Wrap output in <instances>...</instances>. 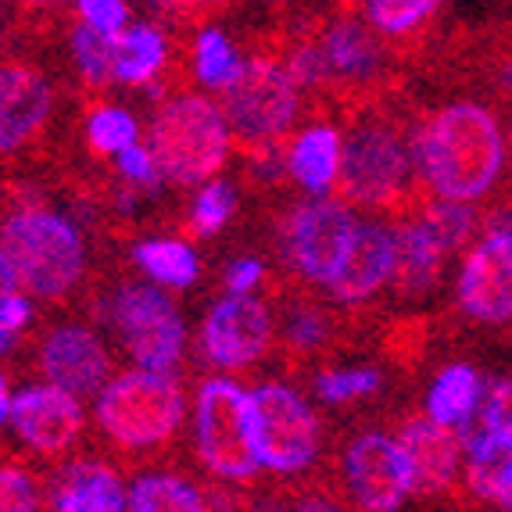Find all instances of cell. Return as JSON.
I'll use <instances>...</instances> for the list:
<instances>
[{
  "label": "cell",
  "instance_id": "obj_1",
  "mask_svg": "<svg viewBox=\"0 0 512 512\" xmlns=\"http://www.w3.org/2000/svg\"><path fill=\"white\" fill-rule=\"evenodd\" d=\"M416 108L419 104H412L405 86H398L391 94L344 111L341 172L333 183V197L387 222L416 215L427 205L430 194L419 180L412 154Z\"/></svg>",
  "mask_w": 512,
  "mask_h": 512
},
{
  "label": "cell",
  "instance_id": "obj_2",
  "mask_svg": "<svg viewBox=\"0 0 512 512\" xmlns=\"http://www.w3.org/2000/svg\"><path fill=\"white\" fill-rule=\"evenodd\" d=\"M412 154L430 197L491 201L505 187V162H509L502 111L491 101H473V97L444 101L437 108H416Z\"/></svg>",
  "mask_w": 512,
  "mask_h": 512
},
{
  "label": "cell",
  "instance_id": "obj_3",
  "mask_svg": "<svg viewBox=\"0 0 512 512\" xmlns=\"http://www.w3.org/2000/svg\"><path fill=\"white\" fill-rule=\"evenodd\" d=\"M183 387L165 369L115 373L97 394V430L104 444L129 459L162 455L183 427Z\"/></svg>",
  "mask_w": 512,
  "mask_h": 512
},
{
  "label": "cell",
  "instance_id": "obj_4",
  "mask_svg": "<svg viewBox=\"0 0 512 512\" xmlns=\"http://www.w3.org/2000/svg\"><path fill=\"white\" fill-rule=\"evenodd\" d=\"M0 248L15 262L22 291L40 305H61L83 287L86 244L65 215L18 205L0 219Z\"/></svg>",
  "mask_w": 512,
  "mask_h": 512
},
{
  "label": "cell",
  "instance_id": "obj_5",
  "mask_svg": "<svg viewBox=\"0 0 512 512\" xmlns=\"http://www.w3.org/2000/svg\"><path fill=\"white\" fill-rule=\"evenodd\" d=\"M219 108L237 147L251 158L276 151L291 137L301 111V86L294 83L280 47L251 54L240 76L219 90Z\"/></svg>",
  "mask_w": 512,
  "mask_h": 512
},
{
  "label": "cell",
  "instance_id": "obj_6",
  "mask_svg": "<svg viewBox=\"0 0 512 512\" xmlns=\"http://www.w3.org/2000/svg\"><path fill=\"white\" fill-rule=\"evenodd\" d=\"M147 147L165 183L197 187L222 172L230 158L233 133L222 108L205 94H172L154 111Z\"/></svg>",
  "mask_w": 512,
  "mask_h": 512
},
{
  "label": "cell",
  "instance_id": "obj_7",
  "mask_svg": "<svg viewBox=\"0 0 512 512\" xmlns=\"http://www.w3.org/2000/svg\"><path fill=\"white\" fill-rule=\"evenodd\" d=\"M455 308L477 330H512V194L505 190L484 201V233L462 258Z\"/></svg>",
  "mask_w": 512,
  "mask_h": 512
},
{
  "label": "cell",
  "instance_id": "obj_8",
  "mask_svg": "<svg viewBox=\"0 0 512 512\" xmlns=\"http://www.w3.org/2000/svg\"><path fill=\"white\" fill-rule=\"evenodd\" d=\"M194 452L219 484H251L262 470L251 441L248 391L226 376H212L194 398Z\"/></svg>",
  "mask_w": 512,
  "mask_h": 512
},
{
  "label": "cell",
  "instance_id": "obj_9",
  "mask_svg": "<svg viewBox=\"0 0 512 512\" xmlns=\"http://www.w3.org/2000/svg\"><path fill=\"white\" fill-rule=\"evenodd\" d=\"M251 441L258 462L273 477H305L323 455V423L312 405L287 384H258L248 391Z\"/></svg>",
  "mask_w": 512,
  "mask_h": 512
},
{
  "label": "cell",
  "instance_id": "obj_10",
  "mask_svg": "<svg viewBox=\"0 0 512 512\" xmlns=\"http://www.w3.org/2000/svg\"><path fill=\"white\" fill-rule=\"evenodd\" d=\"M333 495L348 509L394 512L412 498V466L398 437L384 427H362L341 448Z\"/></svg>",
  "mask_w": 512,
  "mask_h": 512
},
{
  "label": "cell",
  "instance_id": "obj_11",
  "mask_svg": "<svg viewBox=\"0 0 512 512\" xmlns=\"http://www.w3.org/2000/svg\"><path fill=\"white\" fill-rule=\"evenodd\" d=\"M355 230H359V219L341 197L319 194V201L298 205L280 230V255L287 276L305 287H326L341 269Z\"/></svg>",
  "mask_w": 512,
  "mask_h": 512
},
{
  "label": "cell",
  "instance_id": "obj_12",
  "mask_svg": "<svg viewBox=\"0 0 512 512\" xmlns=\"http://www.w3.org/2000/svg\"><path fill=\"white\" fill-rule=\"evenodd\" d=\"M108 323L115 326L122 348L137 366L172 373V366L183 359L187 326L180 308L151 283H122L119 291H111Z\"/></svg>",
  "mask_w": 512,
  "mask_h": 512
},
{
  "label": "cell",
  "instance_id": "obj_13",
  "mask_svg": "<svg viewBox=\"0 0 512 512\" xmlns=\"http://www.w3.org/2000/svg\"><path fill=\"white\" fill-rule=\"evenodd\" d=\"M427 61L437 79L466 86L495 104L502 115H512V18L459 29Z\"/></svg>",
  "mask_w": 512,
  "mask_h": 512
},
{
  "label": "cell",
  "instance_id": "obj_14",
  "mask_svg": "<svg viewBox=\"0 0 512 512\" xmlns=\"http://www.w3.org/2000/svg\"><path fill=\"white\" fill-rule=\"evenodd\" d=\"M394 437L412 466V495L423 505H462V437L448 423H437L427 409L405 412L394 423Z\"/></svg>",
  "mask_w": 512,
  "mask_h": 512
},
{
  "label": "cell",
  "instance_id": "obj_15",
  "mask_svg": "<svg viewBox=\"0 0 512 512\" xmlns=\"http://www.w3.org/2000/svg\"><path fill=\"white\" fill-rule=\"evenodd\" d=\"M276 341V319L269 301L230 294L212 305L201 326V351L219 369H248L269 355Z\"/></svg>",
  "mask_w": 512,
  "mask_h": 512
},
{
  "label": "cell",
  "instance_id": "obj_16",
  "mask_svg": "<svg viewBox=\"0 0 512 512\" xmlns=\"http://www.w3.org/2000/svg\"><path fill=\"white\" fill-rule=\"evenodd\" d=\"M8 423L15 430V441L47 462L69 455L86 430L79 398L58 384H36L15 394Z\"/></svg>",
  "mask_w": 512,
  "mask_h": 512
},
{
  "label": "cell",
  "instance_id": "obj_17",
  "mask_svg": "<svg viewBox=\"0 0 512 512\" xmlns=\"http://www.w3.org/2000/svg\"><path fill=\"white\" fill-rule=\"evenodd\" d=\"M36 362H40L47 384L65 387L76 398H94L115 376V359H111L108 344L101 341V333L83 323H61L47 330L40 351H36Z\"/></svg>",
  "mask_w": 512,
  "mask_h": 512
},
{
  "label": "cell",
  "instance_id": "obj_18",
  "mask_svg": "<svg viewBox=\"0 0 512 512\" xmlns=\"http://www.w3.org/2000/svg\"><path fill=\"white\" fill-rule=\"evenodd\" d=\"M54 115V90L36 65L0 61V154H22L40 144Z\"/></svg>",
  "mask_w": 512,
  "mask_h": 512
},
{
  "label": "cell",
  "instance_id": "obj_19",
  "mask_svg": "<svg viewBox=\"0 0 512 512\" xmlns=\"http://www.w3.org/2000/svg\"><path fill=\"white\" fill-rule=\"evenodd\" d=\"M269 305L276 308V337L280 348L298 362H319L344 344V316L333 312V301L323 305L308 294L305 283L291 280L273 283Z\"/></svg>",
  "mask_w": 512,
  "mask_h": 512
},
{
  "label": "cell",
  "instance_id": "obj_20",
  "mask_svg": "<svg viewBox=\"0 0 512 512\" xmlns=\"http://www.w3.org/2000/svg\"><path fill=\"white\" fill-rule=\"evenodd\" d=\"M394 273V226L387 219L359 222L341 269L326 283V301L337 308H362L384 291Z\"/></svg>",
  "mask_w": 512,
  "mask_h": 512
},
{
  "label": "cell",
  "instance_id": "obj_21",
  "mask_svg": "<svg viewBox=\"0 0 512 512\" xmlns=\"http://www.w3.org/2000/svg\"><path fill=\"white\" fill-rule=\"evenodd\" d=\"M391 226H394V273L391 283H387V291H391V298L398 305L430 298L444 276V262L452 255L427 230V222L419 219V212L405 215V219L391 222Z\"/></svg>",
  "mask_w": 512,
  "mask_h": 512
},
{
  "label": "cell",
  "instance_id": "obj_22",
  "mask_svg": "<svg viewBox=\"0 0 512 512\" xmlns=\"http://www.w3.org/2000/svg\"><path fill=\"white\" fill-rule=\"evenodd\" d=\"M444 11V0H362V15L376 29V36L387 43L398 65H416L434 54L437 18Z\"/></svg>",
  "mask_w": 512,
  "mask_h": 512
},
{
  "label": "cell",
  "instance_id": "obj_23",
  "mask_svg": "<svg viewBox=\"0 0 512 512\" xmlns=\"http://www.w3.org/2000/svg\"><path fill=\"white\" fill-rule=\"evenodd\" d=\"M47 509L58 512H122L129 509V487L119 470L101 459H72L61 466Z\"/></svg>",
  "mask_w": 512,
  "mask_h": 512
},
{
  "label": "cell",
  "instance_id": "obj_24",
  "mask_svg": "<svg viewBox=\"0 0 512 512\" xmlns=\"http://www.w3.org/2000/svg\"><path fill=\"white\" fill-rule=\"evenodd\" d=\"M462 505H491L505 509L512 495V437L491 434L466 448V484H462Z\"/></svg>",
  "mask_w": 512,
  "mask_h": 512
},
{
  "label": "cell",
  "instance_id": "obj_25",
  "mask_svg": "<svg viewBox=\"0 0 512 512\" xmlns=\"http://www.w3.org/2000/svg\"><path fill=\"white\" fill-rule=\"evenodd\" d=\"M287 169L308 194H330L341 172V129L308 126L287 151Z\"/></svg>",
  "mask_w": 512,
  "mask_h": 512
},
{
  "label": "cell",
  "instance_id": "obj_26",
  "mask_svg": "<svg viewBox=\"0 0 512 512\" xmlns=\"http://www.w3.org/2000/svg\"><path fill=\"white\" fill-rule=\"evenodd\" d=\"M115 40V83L122 86H144L151 83L169 61V43L154 26L140 22V26H126L122 33L111 36Z\"/></svg>",
  "mask_w": 512,
  "mask_h": 512
},
{
  "label": "cell",
  "instance_id": "obj_27",
  "mask_svg": "<svg viewBox=\"0 0 512 512\" xmlns=\"http://www.w3.org/2000/svg\"><path fill=\"white\" fill-rule=\"evenodd\" d=\"M480 398H484V380H480L477 369L466 366V362H452L437 373L434 387L427 394V412L437 423L459 427L480 409Z\"/></svg>",
  "mask_w": 512,
  "mask_h": 512
},
{
  "label": "cell",
  "instance_id": "obj_28",
  "mask_svg": "<svg viewBox=\"0 0 512 512\" xmlns=\"http://www.w3.org/2000/svg\"><path fill=\"white\" fill-rule=\"evenodd\" d=\"M212 491L176 477V473H144L129 484L133 512H201L212 509Z\"/></svg>",
  "mask_w": 512,
  "mask_h": 512
},
{
  "label": "cell",
  "instance_id": "obj_29",
  "mask_svg": "<svg viewBox=\"0 0 512 512\" xmlns=\"http://www.w3.org/2000/svg\"><path fill=\"white\" fill-rule=\"evenodd\" d=\"M133 258H137V265L154 283H162L169 291H187L190 283L197 280V269H201L194 248L169 237L140 240L137 248H133Z\"/></svg>",
  "mask_w": 512,
  "mask_h": 512
},
{
  "label": "cell",
  "instance_id": "obj_30",
  "mask_svg": "<svg viewBox=\"0 0 512 512\" xmlns=\"http://www.w3.org/2000/svg\"><path fill=\"white\" fill-rule=\"evenodd\" d=\"M190 69L208 90H222L230 86L233 79L244 69V58L230 43V36L219 33V29H201L194 36V51H190Z\"/></svg>",
  "mask_w": 512,
  "mask_h": 512
},
{
  "label": "cell",
  "instance_id": "obj_31",
  "mask_svg": "<svg viewBox=\"0 0 512 512\" xmlns=\"http://www.w3.org/2000/svg\"><path fill=\"white\" fill-rule=\"evenodd\" d=\"M72 54H76V69L83 76V83L101 94L115 83V40L101 29L79 22L72 29Z\"/></svg>",
  "mask_w": 512,
  "mask_h": 512
},
{
  "label": "cell",
  "instance_id": "obj_32",
  "mask_svg": "<svg viewBox=\"0 0 512 512\" xmlns=\"http://www.w3.org/2000/svg\"><path fill=\"white\" fill-rule=\"evenodd\" d=\"M86 144L94 154H122L126 147L140 144L137 119L115 104H94L86 111Z\"/></svg>",
  "mask_w": 512,
  "mask_h": 512
},
{
  "label": "cell",
  "instance_id": "obj_33",
  "mask_svg": "<svg viewBox=\"0 0 512 512\" xmlns=\"http://www.w3.org/2000/svg\"><path fill=\"white\" fill-rule=\"evenodd\" d=\"M384 387V376L369 366L359 369H323L316 376V394L326 405H355L362 398H373Z\"/></svg>",
  "mask_w": 512,
  "mask_h": 512
},
{
  "label": "cell",
  "instance_id": "obj_34",
  "mask_svg": "<svg viewBox=\"0 0 512 512\" xmlns=\"http://www.w3.org/2000/svg\"><path fill=\"white\" fill-rule=\"evenodd\" d=\"M233 208H237V197L226 180H208L205 187L197 190L194 205H190L187 233L190 237H215V233L233 219Z\"/></svg>",
  "mask_w": 512,
  "mask_h": 512
},
{
  "label": "cell",
  "instance_id": "obj_35",
  "mask_svg": "<svg viewBox=\"0 0 512 512\" xmlns=\"http://www.w3.org/2000/svg\"><path fill=\"white\" fill-rule=\"evenodd\" d=\"M47 509L40 480L22 466H0V512H36Z\"/></svg>",
  "mask_w": 512,
  "mask_h": 512
},
{
  "label": "cell",
  "instance_id": "obj_36",
  "mask_svg": "<svg viewBox=\"0 0 512 512\" xmlns=\"http://www.w3.org/2000/svg\"><path fill=\"white\" fill-rule=\"evenodd\" d=\"M491 434L512 437V376H498L484 391V409H477Z\"/></svg>",
  "mask_w": 512,
  "mask_h": 512
},
{
  "label": "cell",
  "instance_id": "obj_37",
  "mask_svg": "<svg viewBox=\"0 0 512 512\" xmlns=\"http://www.w3.org/2000/svg\"><path fill=\"white\" fill-rule=\"evenodd\" d=\"M76 11L86 26L101 29V33L115 36L129 26V8L126 0H76Z\"/></svg>",
  "mask_w": 512,
  "mask_h": 512
},
{
  "label": "cell",
  "instance_id": "obj_38",
  "mask_svg": "<svg viewBox=\"0 0 512 512\" xmlns=\"http://www.w3.org/2000/svg\"><path fill=\"white\" fill-rule=\"evenodd\" d=\"M115 162H119V172L133 183V187H154V183L162 180V176H158V162H154L151 147H144V144L126 147L122 154H115Z\"/></svg>",
  "mask_w": 512,
  "mask_h": 512
},
{
  "label": "cell",
  "instance_id": "obj_39",
  "mask_svg": "<svg viewBox=\"0 0 512 512\" xmlns=\"http://www.w3.org/2000/svg\"><path fill=\"white\" fill-rule=\"evenodd\" d=\"M265 280V265L258 258H237L226 273V291L230 294H251Z\"/></svg>",
  "mask_w": 512,
  "mask_h": 512
},
{
  "label": "cell",
  "instance_id": "obj_40",
  "mask_svg": "<svg viewBox=\"0 0 512 512\" xmlns=\"http://www.w3.org/2000/svg\"><path fill=\"white\" fill-rule=\"evenodd\" d=\"M33 319V301H29V294L15 291L8 294V298H0V326L11 333L26 330V323Z\"/></svg>",
  "mask_w": 512,
  "mask_h": 512
},
{
  "label": "cell",
  "instance_id": "obj_41",
  "mask_svg": "<svg viewBox=\"0 0 512 512\" xmlns=\"http://www.w3.org/2000/svg\"><path fill=\"white\" fill-rule=\"evenodd\" d=\"M61 4H65V0H22V18L51 22V18H58Z\"/></svg>",
  "mask_w": 512,
  "mask_h": 512
},
{
  "label": "cell",
  "instance_id": "obj_42",
  "mask_svg": "<svg viewBox=\"0 0 512 512\" xmlns=\"http://www.w3.org/2000/svg\"><path fill=\"white\" fill-rule=\"evenodd\" d=\"M22 291V283H18V273H15V262L8 258V251L0 248V298H8V294Z\"/></svg>",
  "mask_w": 512,
  "mask_h": 512
},
{
  "label": "cell",
  "instance_id": "obj_43",
  "mask_svg": "<svg viewBox=\"0 0 512 512\" xmlns=\"http://www.w3.org/2000/svg\"><path fill=\"white\" fill-rule=\"evenodd\" d=\"M11 402H15V398H11V391H8V376L0 373V427L11 419Z\"/></svg>",
  "mask_w": 512,
  "mask_h": 512
},
{
  "label": "cell",
  "instance_id": "obj_44",
  "mask_svg": "<svg viewBox=\"0 0 512 512\" xmlns=\"http://www.w3.org/2000/svg\"><path fill=\"white\" fill-rule=\"evenodd\" d=\"M169 8H180V11H205L208 4H215V0H165Z\"/></svg>",
  "mask_w": 512,
  "mask_h": 512
},
{
  "label": "cell",
  "instance_id": "obj_45",
  "mask_svg": "<svg viewBox=\"0 0 512 512\" xmlns=\"http://www.w3.org/2000/svg\"><path fill=\"white\" fill-rule=\"evenodd\" d=\"M11 341H15V333L0 326V355H4V351H11Z\"/></svg>",
  "mask_w": 512,
  "mask_h": 512
},
{
  "label": "cell",
  "instance_id": "obj_46",
  "mask_svg": "<svg viewBox=\"0 0 512 512\" xmlns=\"http://www.w3.org/2000/svg\"><path fill=\"white\" fill-rule=\"evenodd\" d=\"M505 140H509V162H512V122H509V137H505ZM505 194H512V176H509V183H505Z\"/></svg>",
  "mask_w": 512,
  "mask_h": 512
},
{
  "label": "cell",
  "instance_id": "obj_47",
  "mask_svg": "<svg viewBox=\"0 0 512 512\" xmlns=\"http://www.w3.org/2000/svg\"><path fill=\"white\" fill-rule=\"evenodd\" d=\"M502 8H505V11H509V15H512V0H502Z\"/></svg>",
  "mask_w": 512,
  "mask_h": 512
},
{
  "label": "cell",
  "instance_id": "obj_48",
  "mask_svg": "<svg viewBox=\"0 0 512 512\" xmlns=\"http://www.w3.org/2000/svg\"><path fill=\"white\" fill-rule=\"evenodd\" d=\"M505 509H512V495H509V502H505Z\"/></svg>",
  "mask_w": 512,
  "mask_h": 512
}]
</instances>
